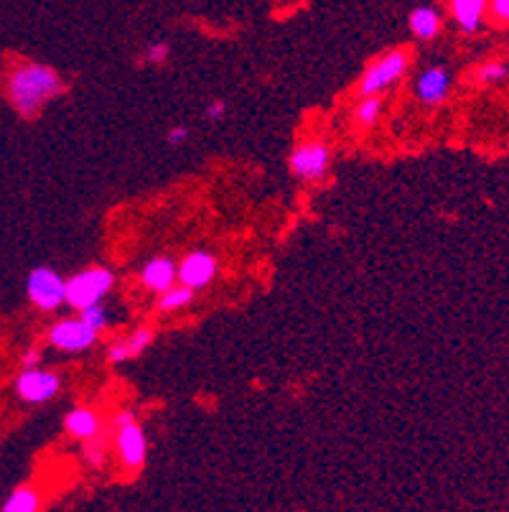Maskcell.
Instances as JSON below:
<instances>
[{"instance_id":"obj_1","label":"cell","mask_w":509,"mask_h":512,"mask_svg":"<svg viewBox=\"0 0 509 512\" xmlns=\"http://www.w3.org/2000/svg\"><path fill=\"white\" fill-rule=\"evenodd\" d=\"M67 92V82L54 67L41 62H21L8 72L6 97L8 105L23 120L39 118V113L51 100Z\"/></svg>"},{"instance_id":"obj_2","label":"cell","mask_w":509,"mask_h":512,"mask_svg":"<svg viewBox=\"0 0 509 512\" xmlns=\"http://www.w3.org/2000/svg\"><path fill=\"white\" fill-rule=\"evenodd\" d=\"M107 423L112 428V451L118 467L125 474L140 472L148 459V436L135 413L130 408H120L118 413H112V418H107Z\"/></svg>"},{"instance_id":"obj_3","label":"cell","mask_w":509,"mask_h":512,"mask_svg":"<svg viewBox=\"0 0 509 512\" xmlns=\"http://www.w3.org/2000/svg\"><path fill=\"white\" fill-rule=\"evenodd\" d=\"M413 69V51L410 49H390L380 57L372 59L364 67L362 77L357 79L354 92L357 95H385L390 87H395L405 74Z\"/></svg>"},{"instance_id":"obj_4","label":"cell","mask_w":509,"mask_h":512,"mask_svg":"<svg viewBox=\"0 0 509 512\" xmlns=\"http://www.w3.org/2000/svg\"><path fill=\"white\" fill-rule=\"evenodd\" d=\"M334 148L326 138H301L288 153V171L303 184H321L329 176Z\"/></svg>"},{"instance_id":"obj_5","label":"cell","mask_w":509,"mask_h":512,"mask_svg":"<svg viewBox=\"0 0 509 512\" xmlns=\"http://www.w3.org/2000/svg\"><path fill=\"white\" fill-rule=\"evenodd\" d=\"M115 281H118L115 271H110L105 265H90V268H84V271L67 278L64 304L72 306L74 311L84 309V306L100 304V301H105L107 293L115 288Z\"/></svg>"},{"instance_id":"obj_6","label":"cell","mask_w":509,"mask_h":512,"mask_svg":"<svg viewBox=\"0 0 509 512\" xmlns=\"http://www.w3.org/2000/svg\"><path fill=\"white\" fill-rule=\"evenodd\" d=\"M100 339V332L92 329L82 316H67V319H56L49 329H46V342L59 352L67 355H79L92 349Z\"/></svg>"},{"instance_id":"obj_7","label":"cell","mask_w":509,"mask_h":512,"mask_svg":"<svg viewBox=\"0 0 509 512\" xmlns=\"http://www.w3.org/2000/svg\"><path fill=\"white\" fill-rule=\"evenodd\" d=\"M26 296L28 301L44 314H51L59 306H64V296H67V278H62L49 265H39L28 273L26 278Z\"/></svg>"},{"instance_id":"obj_8","label":"cell","mask_w":509,"mask_h":512,"mask_svg":"<svg viewBox=\"0 0 509 512\" xmlns=\"http://www.w3.org/2000/svg\"><path fill=\"white\" fill-rule=\"evenodd\" d=\"M18 398L23 403H31V406H41V403H49L51 398L62 393V375L54 370H44V367H23L16 377V385H13Z\"/></svg>"},{"instance_id":"obj_9","label":"cell","mask_w":509,"mask_h":512,"mask_svg":"<svg viewBox=\"0 0 509 512\" xmlns=\"http://www.w3.org/2000/svg\"><path fill=\"white\" fill-rule=\"evenodd\" d=\"M454 90V74L446 64H428L413 82V97L423 107H441Z\"/></svg>"},{"instance_id":"obj_10","label":"cell","mask_w":509,"mask_h":512,"mask_svg":"<svg viewBox=\"0 0 509 512\" xmlns=\"http://www.w3.org/2000/svg\"><path fill=\"white\" fill-rule=\"evenodd\" d=\"M219 273V260L217 255L209 253V250H191L184 255V260L179 263V271L176 278L179 283L189 286L191 291H204L214 283Z\"/></svg>"},{"instance_id":"obj_11","label":"cell","mask_w":509,"mask_h":512,"mask_svg":"<svg viewBox=\"0 0 509 512\" xmlns=\"http://www.w3.org/2000/svg\"><path fill=\"white\" fill-rule=\"evenodd\" d=\"M156 342V329L143 324V327H135L128 337H120L115 342L107 344V352H105V360L107 365H123V362L135 360L146 352L151 344Z\"/></svg>"},{"instance_id":"obj_12","label":"cell","mask_w":509,"mask_h":512,"mask_svg":"<svg viewBox=\"0 0 509 512\" xmlns=\"http://www.w3.org/2000/svg\"><path fill=\"white\" fill-rule=\"evenodd\" d=\"M448 16L464 36H474L482 31L487 21L489 0H448Z\"/></svg>"},{"instance_id":"obj_13","label":"cell","mask_w":509,"mask_h":512,"mask_svg":"<svg viewBox=\"0 0 509 512\" xmlns=\"http://www.w3.org/2000/svg\"><path fill=\"white\" fill-rule=\"evenodd\" d=\"M176 271H179V263H174L168 255H158V258H151L143 268H140L138 281L148 293L158 296V293H163L166 288H171L179 281V278H176Z\"/></svg>"},{"instance_id":"obj_14","label":"cell","mask_w":509,"mask_h":512,"mask_svg":"<svg viewBox=\"0 0 509 512\" xmlns=\"http://www.w3.org/2000/svg\"><path fill=\"white\" fill-rule=\"evenodd\" d=\"M102 426H105V418H102L100 411L92 406H74L72 411L64 416V434H67L69 439L79 441V444L92 439L97 431H102Z\"/></svg>"},{"instance_id":"obj_15","label":"cell","mask_w":509,"mask_h":512,"mask_svg":"<svg viewBox=\"0 0 509 512\" xmlns=\"http://www.w3.org/2000/svg\"><path fill=\"white\" fill-rule=\"evenodd\" d=\"M385 113V97L382 95H357V102L349 110V125L354 133H370L377 128Z\"/></svg>"},{"instance_id":"obj_16","label":"cell","mask_w":509,"mask_h":512,"mask_svg":"<svg viewBox=\"0 0 509 512\" xmlns=\"http://www.w3.org/2000/svg\"><path fill=\"white\" fill-rule=\"evenodd\" d=\"M443 29V16L436 6H418L408 16V31L418 41L438 39Z\"/></svg>"},{"instance_id":"obj_17","label":"cell","mask_w":509,"mask_h":512,"mask_svg":"<svg viewBox=\"0 0 509 512\" xmlns=\"http://www.w3.org/2000/svg\"><path fill=\"white\" fill-rule=\"evenodd\" d=\"M82 454H84V462L90 464V467H95V469L105 467L107 459H110V454H112V428H110V423L105 421L102 431H97L92 439L82 441Z\"/></svg>"},{"instance_id":"obj_18","label":"cell","mask_w":509,"mask_h":512,"mask_svg":"<svg viewBox=\"0 0 509 512\" xmlns=\"http://www.w3.org/2000/svg\"><path fill=\"white\" fill-rule=\"evenodd\" d=\"M194 296H196V291H191L189 286H184V283L176 281L174 286L166 288L163 293H158L156 309L161 311V314H176V311H184L186 306L194 304Z\"/></svg>"},{"instance_id":"obj_19","label":"cell","mask_w":509,"mask_h":512,"mask_svg":"<svg viewBox=\"0 0 509 512\" xmlns=\"http://www.w3.org/2000/svg\"><path fill=\"white\" fill-rule=\"evenodd\" d=\"M41 500L44 497H41L39 487H34V484H21L3 502V512H39Z\"/></svg>"},{"instance_id":"obj_20","label":"cell","mask_w":509,"mask_h":512,"mask_svg":"<svg viewBox=\"0 0 509 512\" xmlns=\"http://www.w3.org/2000/svg\"><path fill=\"white\" fill-rule=\"evenodd\" d=\"M509 79V59H487L474 69V82L482 87H497Z\"/></svg>"},{"instance_id":"obj_21","label":"cell","mask_w":509,"mask_h":512,"mask_svg":"<svg viewBox=\"0 0 509 512\" xmlns=\"http://www.w3.org/2000/svg\"><path fill=\"white\" fill-rule=\"evenodd\" d=\"M77 316H82L87 324H90L92 329H97V332H105L107 324H110V311H107V306L102 304H92V306H84V309L77 311Z\"/></svg>"},{"instance_id":"obj_22","label":"cell","mask_w":509,"mask_h":512,"mask_svg":"<svg viewBox=\"0 0 509 512\" xmlns=\"http://www.w3.org/2000/svg\"><path fill=\"white\" fill-rule=\"evenodd\" d=\"M487 21L497 29L509 31V0H489Z\"/></svg>"},{"instance_id":"obj_23","label":"cell","mask_w":509,"mask_h":512,"mask_svg":"<svg viewBox=\"0 0 509 512\" xmlns=\"http://www.w3.org/2000/svg\"><path fill=\"white\" fill-rule=\"evenodd\" d=\"M168 57H171V46H168L166 41H153V44H148L146 51H143V62H146L148 67H163V64L168 62Z\"/></svg>"},{"instance_id":"obj_24","label":"cell","mask_w":509,"mask_h":512,"mask_svg":"<svg viewBox=\"0 0 509 512\" xmlns=\"http://www.w3.org/2000/svg\"><path fill=\"white\" fill-rule=\"evenodd\" d=\"M227 113H230V105H227V100H222V97H214V100H209L207 107H204V118H207L209 123H219V120L227 118Z\"/></svg>"},{"instance_id":"obj_25","label":"cell","mask_w":509,"mask_h":512,"mask_svg":"<svg viewBox=\"0 0 509 512\" xmlns=\"http://www.w3.org/2000/svg\"><path fill=\"white\" fill-rule=\"evenodd\" d=\"M189 128H186V125H174V128H168V133H166V143L168 146H174V148H179V146H184L186 141H189Z\"/></svg>"},{"instance_id":"obj_26","label":"cell","mask_w":509,"mask_h":512,"mask_svg":"<svg viewBox=\"0 0 509 512\" xmlns=\"http://www.w3.org/2000/svg\"><path fill=\"white\" fill-rule=\"evenodd\" d=\"M23 367H39L41 365V349L39 347H28L21 357Z\"/></svg>"}]
</instances>
